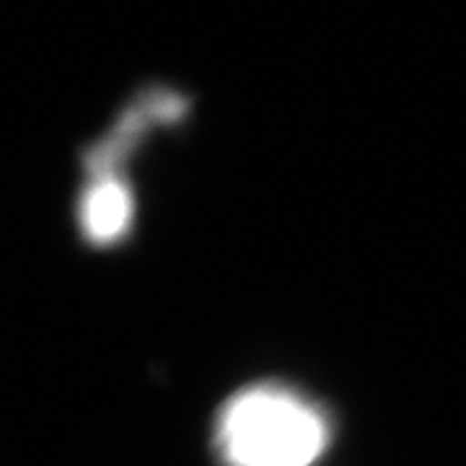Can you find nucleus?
Returning a JSON list of instances; mask_svg holds the SVG:
<instances>
[{
  "mask_svg": "<svg viewBox=\"0 0 466 466\" xmlns=\"http://www.w3.org/2000/svg\"><path fill=\"white\" fill-rule=\"evenodd\" d=\"M332 438L321 404L285 383L236 391L216 420L223 466H314Z\"/></svg>",
  "mask_w": 466,
  "mask_h": 466,
  "instance_id": "nucleus-1",
  "label": "nucleus"
},
{
  "mask_svg": "<svg viewBox=\"0 0 466 466\" xmlns=\"http://www.w3.org/2000/svg\"><path fill=\"white\" fill-rule=\"evenodd\" d=\"M187 101L174 91H148L119 116L115 130L99 140L86 156V168L91 177L115 174L119 161L135 148V143L148 133L150 125H171L184 115Z\"/></svg>",
  "mask_w": 466,
  "mask_h": 466,
  "instance_id": "nucleus-2",
  "label": "nucleus"
},
{
  "mask_svg": "<svg viewBox=\"0 0 466 466\" xmlns=\"http://www.w3.org/2000/svg\"><path fill=\"white\" fill-rule=\"evenodd\" d=\"M135 218V198L125 179L116 174L91 177L78 200V226L96 247L116 244L130 231Z\"/></svg>",
  "mask_w": 466,
  "mask_h": 466,
  "instance_id": "nucleus-3",
  "label": "nucleus"
}]
</instances>
